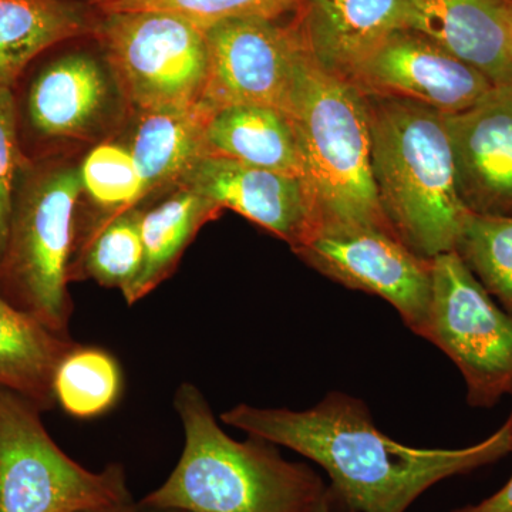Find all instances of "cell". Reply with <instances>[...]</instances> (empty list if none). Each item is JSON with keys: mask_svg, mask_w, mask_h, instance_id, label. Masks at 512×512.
I'll use <instances>...</instances> for the list:
<instances>
[{"mask_svg": "<svg viewBox=\"0 0 512 512\" xmlns=\"http://www.w3.org/2000/svg\"><path fill=\"white\" fill-rule=\"evenodd\" d=\"M221 421L318 464L332 480L330 497L350 512H406L440 481L511 453L508 423L470 447L404 446L377 429L362 400L340 392L302 412L238 404Z\"/></svg>", "mask_w": 512, "mask_h": 512, "instance_id": "cell-1", "label": "cell"}, {"mask_svg": "<svg viewBox=\"0 0 512 512\" xmlns=\"http://www.w3.org/2000/svg\"><path fill=\"white\" fill-rule=\"evenodd\" d=\"M363 97L373 181L384 217L421 258L433 261L453 252L470 211L458 197L443 114L409 100Z\"/></svg>", "mask_w": 512, "mask_h": 512, "instance_id": "cell-3", "label": "cell"}, {"mask_svg": "<svg viewBox=\"0 0 512 512\" xmlns=\"http://www.w3.org/2000/svg\"><path fill=\"white\" fill-rule=\"evenodd\" d=\"M82 192L74 165H26L0 262V295L63 336H70L69 266Z\"/></svg>", "mask_w": 512, "mask_h": 512, "instance_id": "cell-5", "label": "cell"}, {"mask_svg": "<svg viewBox=\"0 0 512 512\" xmlns=\"http://www.w3.org/2000/svg\"><path fill=\"white\" fill-rule=\"evenodd\" d=\"M413 29L487 76L512 84L511 0H410Z\"/></svg>", "mask_w": 512, "mask_h": 512, "instance_id": "cell-15", "label": "cell"}, {"mask_svg": "<svg viewBox=\"0 0 512 512\" xmlns=\"http://www.w3.org/2000/svg\"><path fill=\"white\" fill-rule=\"evenodd\" d=\"M458 197L471 214L512 217V84L444 116Z\"/></svg>", "mask_w": 512, "mask_h": 512, "instance_id": "cell-12", "label": "cell"}, {"mask_svg": "<svg viewBox=\"0 0 512 512\" xmlns=\"http://www.w3.org/2000/svg\"><path fill=\"white\" fill-rule=\"evenodd\" d=\"M453 512H512V477L507 484L480 504L467 505Z\"/></svg>", "mask_w": 512, "mask_h": 512, "instance_id": "cell-27", "label": "cell"}, {"mask_svg": "<svg viewBox=\"0 0 512 512\" xmlns=\"http://www.w3.org/2000/svg\"><path fill=\"white\" fill-rule=\"evenodd\" d=\"M26 165L20 151L15 97L12 89L0 86V262L8 244L16 190Z\"/></svg>", "mask_w": 512, "mask_h": 512, "instance_id": "cell-26", "label": "cell"}, {"mask_svg": "<svg viewBox=\"0 0 512 512\" xmlns=\"http://www.w3.org/2000/svg\"><path fill=\"white\" fill-rule=\"evenodd\" d=\"M221 211L214 202L184 185H178L174 194L156 207L143 211L144 264L136 282L123 293L128 306L146 298L174 274L195 235Z\"/></svg>", "mask_w": 512, "mask_h": 512, "instance_id": "cell-20", "label": "cell"}, {"mask_svg": "<svg viewBox=\"0 0 512 512\" xmlns=\"http://www.w3.org/2000/svg\"><path fill=\"white\" fill-rule=\"evenodd\" d=\"M305 264L355 291L372 293L399 312L423 338L431 302V261L389 229L360 224H318L293 249Z\"/></svg>", "mask_w": 512, "mask_h": 512, "instance_id": "cell-9", "label": "cell"}, {"mask_svg": "<svg viewBox=\"0 0 512 512\" xmlns=\"http://www.w3.org/2000/svg\"><path fill=\"white\" fill-rule=\"evenodd\" d=\"M511 12H512V0H511Z\"/></svg>", "mask_w": 512, "mask_h": 512, "instance_id": "cell-32", "label": "cell"}, {"mask_svg": "<svg viewBox=\"0 0 512 512\" xmlns=\"http://www.w3.org/2000/svg\"><path fill=\"white\" fill-rule=\"evenodd\" d=\"M174 409L184 448L174 470L144 507L180 512H312L329 495L322 478L285 460L278 446L258 437L228 436L195 384L183 383Z\"/></svg>", "mask_w": 512, "mask_h": 512, "instance_id": "cell-2", "label": "cell"}, {"mask_svg": "<svg viewBox=\"0 0 512 512\" xmlns=\"http://www.w3.org/2000/svg\"><path fill=\"white\" fill-rule=\"evenodd\" d=\"M180 185L266 229L292 251L318 224L311 190L296 175L205 156Z\"/></svg>", "mask_w": 512, "mask_h": 512, "instance_id": "cell-13", "label": "cell"}, {"mask_svg": "<svg viewBox=\"0 0 512 512\" xmlns=\"http://www.w3.org/2000/svg\"><path fill=\"white\" fill-rule=\"evenodd\" d=\"M96 30L117 86L141 113L200 103L208 76L205 30L163 12L104 13Z\"/></svg>", "mask_w": 512, "mask_h": 512, "instance_id": "cell-7", "label": "cell"}, {"mask_svg": "<svg viewBox=\"0 0 512 512\" xmlns=\"http://www.w3.org/2000/svg\"><path fill=\"white\" fill-rule=\"evenodd\" d=\"M511 394H512V390H511ZM507 423H508V426H510V433H511V453H512V413H511V417H510V419H508Z\"/></svg>", "mask_w": 512, "mask_h": 512, "instance_id": "cell-31", "label": "cell"}, {"mask_svg": "<svg viewBox=\"0 0 512 512\" xmlns=\"http://www.w3.org/2000/svg\"><path fill=\"white\" fill-rule=\"evenodd\" d=\"M454 251L512 316V217L470 212Z\"/></svg>", "mask_w": 512, "mask_h": 512, "instance_id": "cell-24", "label": "cell"}, {"mask_svg": "<svg viewBox=\"0 0 512 512\" xmlns=\"http://www.w3.org/2000/svg\"><path fill=\"white\" fill-rule=\"evenodd\" d=\"M42 413L0 386V512H77L133 500L121 464L83 467L50 437Z\"/></svg>", "mask_w": 512, "mask_h": 512, "instance_id": "cell-6", "label": "cell"}, {"mask_svg": "<svg viewBox=\"0 0 512 512\" xmlns=\"http://www.w3.org/2000/svg\"><path fill=\"white\" fill-rule=\"evenodd\" d=\"M123 387L116 357L80 343L60 360L53 377L56 404L74 419H94L110 412L119 403Z\"/></svg>", "mask_w": 512, "mask_h": 512, "instance_id": "cell-22", "label": "cell"}, {"mask_svg": "<svg viewBox=\"0 0 512 512\" xmlns=\"http://www.w3.org/2000/svg\"><path fill=\"white\" fill-rule=\"evenodd\" d=\"M178 512H180V511H178Z\"/></svg>", "mask_w": 512, "mask_h": 512, "instance_id": "cell-33", "label": "cell"}, {"mask_svg": "<svg viewBox=\"0 0 512 512\" xmlns=\"http://www.w3.org/2000/svg\"><path fill=\"white\" fill-rule=\"evenodd\" d=\"M77 345L0 295V386L22 394L42 412L56 406L53 377L60 360Z\"/></svg>", "mask_w": 512, "mask_h": 512, "instance_id": "cell-19", "label": "cell"}, {"mask_svg": "<svg viewBox=\"0 0 512 512\" xmlns=\"http://www.w3.org/2000/svg\"><path fill=\"white\" fill-rule=\"evenodd\" d=\"M295 12L305 52L349 83L394 33L413 29L410 0H303Z\"/></svg>", "mask_w": 512, "mask_h": 512, "instance_id": "cell-14", "label": "cell"}, {"mask_svg": "<svg viewBox=\"0 0 512 512\" xmlns=\"http://www.w3.org/2000/svg\"><path fill=\"white\" fill-rule=\"evenodd\" d=\"M205 156L296 175L305 180L298 137L285 111L265 106H232L212 116Z\"/></svg>", "mask_w": 512, "mask_h": 512, "instance_id": "cell-17", "label": "cell"}, {"mask_svg": "<svg viewBox=\"0 0 512 512\" xmlns=\"http://www.w3.org/2000/svg\"><path fill=\"white\" fill-rule=\"evenodd\" d=\"M350 84L360 93L413 101L443 116L468 109L494 86L473 66L412 29L394 33Z\"/></svg>", "mask_w": 512, "mask_h": 512, "instance_id": "cell-11", "label": "cell"}, {"mask_svg": "<svg viewBox=\"0 0 512 512\" xmlns=\"http://www.w3.org/2000/svg\"><path fill=\"white\" fill-rule=\"evenodd\" d=\"M424 339L446 353L467 386V402L490 409L512 390V316L494 302L456 251L431 261Z\"/></svg>", "mask_w": 512, "mask_h": 512, "instance_id": "cell-8", "label": "cell"}, {"mask_svg": "<svg viewBox=\"0 0 512 512\" xmlns=\"http://www.w3.org/2000/svg\"><path fill=\"white\" fill-rule=\"evenodd\" d=\"M286 114L298 137L318 224L372 225L393 231L373 181L363 94L323 72L303 49Z\"/></svg>", "mask_w": 512, "mask_h": 512, "instance_id": "cell-4", "label": "cell"}, {"mask_svg": "<svg viewBox=\"0 0 512 512\" xmlns=\"http://www.w3.org/2000/svg\"><path fill=\"white\" fill-rule=\"evenodd\" d=\"M215 113L202 100L188 109L143 113L128 147L143 183V201L154 192L178 187L205 157V134Z\"/></svg>", "mask_w": 512, "mask_h": 512, "instance_id": "cell-18", "label": "cell"}, {"mask_svg": "<svg viewBox=\"0 0 512 512\" xmlns=\"http://www.w3.org/2000/svg\"><path fill=\"white\" fill-rule=\"evenodd\" d=\"M141 507H143V510H141V512H178L174 510H163V508L144 507V505H141Z\"/></svg>", "mask_w": 512, "mask_h": 512, "instance_id": "cell-30", "label": "cell"}, {"mask_svg": "<svg viewBox=\"0 0 512 512\" xmlns=\"http://www.w3.org/2000/svg\"><path fill=\"white\" fill-rule=\"evenodd\" d=\"M103 13L163 12L208 30L225 20L278 19L303 0H87Z\"/></svg>", "mask_w": 512, "mask_h": 512, "instance_id": "cell-25", "label": "cell"}, {"mask_svg": "<svg viewBox=\"0 0 512 512\" xmlns=\"http://www.w3.org/2000/svg\"><path fill=\"white\" fill-rule=\"evenodd\" d=\"M208 76L202 101L215 111L265 106L288 111L303 47L292 23L225 20L205 30Z\"/></svg>", "mask_w": 512, "mask_h": 512, "instance_id": "cell-10", "label": "cell"}, {"mask_svg": "<svg viewBox=\"0 0 512 512\" xmlns=\"http://www.w3.org/2000/svg\"><path fill=\"white\" fill-rule=\"evenodd\" d=\"M140 208L124 212L104 225L70 272V282L93 279L121 293L136 282L144 264Z\"/></svg>", "mask_w": 512, "mask_h": 512, "instance_id": "cell-23", "label": "cell"}, {"mask_svg": "<svg viewBox=\"0 0 512 512\" xmlns=\"http://www.w3.org/2000/svg\"><path fill=\"white\" fill-rule=\"evenodd\" d=\"M140 501L128 500L124 503L104 505V507L89 508V510L77 511V512H141Z\"/></svg>", "mask_w": 512, "mask_h": 512, "instance_id": "cell-28", "label": "cell"}, {"mask_svg": "<svg viewBox=\"0 0 512 512\" xmlns=\"http://www.w3.org/2000/svg\"><path fill=\"white\" fill-rule=\"evenodd\" d=\"M110 82L99 60L73 53L47 64L28 94L30 126L46 138H83L99 126Z\"/></svg>", "mask_w": 512, "mask_h": 512, "instance_id": "cell-16", "label": "cell"}, {"mask_svg": "<svg viewBox=\"0 0 512 512\" xmlns=\"http://www.w3.org/2000/svg\"><path fill=\"white\" fill-rule=\"evenodd\" d=\"M312 512H332V501H330V495L325 498Z\"/></svg>", "mask_w": 512, "mask_h": 512, "instance_id": "cell-29", "label": "cell"}, {"mask_svg": "<svg viewBox=\"0 0 512 512\" xmlns=\"http://www.w3.org/2000/svg\"><path fill=\"white\" fill-rule=\"evenodd\" d=\"M87 29L86 13L69 0H0V86L12 89L35 57Z\"/></svg>", "mask_w": 512, "mask_h": 512, "instance_id": "cell-21", "label": "cell"}]
</instances>
